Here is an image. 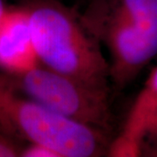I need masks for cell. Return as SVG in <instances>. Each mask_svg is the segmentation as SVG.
Here are the masks:
<instances>
[{
	"label": "cell",
	"mask_w": 157,
	"mask_h": 157,
	"mask_svg": "<svg viewBox=\"0 0 157 157\" xmlns=\"http://www.w3.org/2000/svg\"><path fill=\"white\" fill-rule=\"evenodd\" d=\"M25 6L40 64L83 84L109 91V63L79 14L58 0H31Z\"/></svg>",
	"instance_id": "cell-1"
},
{
	"label": "cell",
	"mask_w": 157,
	"mask_h": 157,
	"mask_svg": "<svg viewBox=\"0 0 157 157\" xmlns=\"http://www.w3.org/2000/svg\"><path fill=\"white\" fill-rule=\"evenodd\" d=\"M79 16L107 49L110 80L118 89L157 57V0H88Z\"/></svg>",
	"instance_id": "cell-2"
},
{
	"label": "cell",
	"mask_w": 157,
	"mask_h": 157,
	"mask_svg": "<svg viewBox=\"0 0 157 157\" xmlns=\"http://www.w3.org/2000/svg\"><path fill=\"white\" fill-rule=\"evenodd\" d=\"M0 128L30 143L56 150L61 157L106 155L107 135L53 112L11 86L0 73Z\"/></svg>",
	"instance_id": "cell-3"
},
{
	"label": "cell",
	"mask_w": 157,
	"mask_h": 157,
	"mask_svg": "<svg viewBox=\"0 0 157 157\" xmlns=\"http://www.w3.org/2000/svg\"><path fill=\"white\" fill-rule=\"evenodd\" d=\"M24 95L64 117L107 135L113 128L109 91L83 84L40 65L27 73H4Z\"/></svg>",
	"instance_id": "cell-4"
},
{
	"label": "cell",
	"mask_w": 157,
	"mask_h": 157,
	"mask_svg": "<svg viewBox=\"0 0 157 157\" xmlns=\"http://www.w3.org/2000/svg\"><path fill=\"white\" fill-rule=\"evenodd\" d=\"M25 6L7 8L0 25V69L17 75L40 66Z\"/></svg>",
	"instance_id": "cell-5"
},
{
	"label": "cell",
	"mask_w": 157,
	"mask_h": 157,
	"mask_svg": "<svg viewBox=\"0 0 157 157\" xmlns=\"http://www.w3.org/2000/svg\"><path fill=\"white\" fill-rule=\"evenodd\" d=\"M157 110V66L153 69L137 95L121 133L143 141L147 128Z\"/></svg>",
	"instance_id": "cell-6"
},
{
	"label": "cell",
	"mask_w": 157,
	"mask_h": 157,
	"mask_svg": "<svg viewBox=\"0 0 157 157\" xmlns=\"http://www.w3.org/2000/svg\"><path fill=\"white\" fill-rule=\"evenodd\" d=\"M106 155L111 157H136L142 155V144L123 133L107 145Z\"/></svg>",
	"instance_id": "cell-7"
},
{
	"label": "cell",
	"mask_w": 157,
	"mask_h": 157,
	"mask_svg": "<svg viewBox=\"0 0 157 157\" xmlns=\"http://www.w3.org/2000/svg\"><path fill=\"white\" fill-rule=\"evenodd\" d=\"M142 155L157 157V110L152 118L143 138Z\"/></svg>",
	"instance_id": "cell-8"
},
{
	"label": "cell",
	"mask_w": 157,
	"mask_h": 157,
	"mask_svg": "<svg viewBox=\"0 0 157 157\" xmlns=\"http://www.w3.org/2000/svg\"><path fill=\"white\" fill-rule=\"evenodd\" d=\"M20 156L22 157H61L60 155L50 147L39 143H30L23 147Z\"/></svg>",
	"instance_id": "cell-9"
},
{
	"label": "cell",
	"mask_w": 157,
	"mask_h": 157,
	"mask_svg": "<svg viewBox=\"0 0 157 157\" xmlns=\"http://www.w3.org/2000/svg\"><path fill=\"white\" fill-rule=\"evenodd\" d=\"M22 148L14 142L11 135L0 129V157L20 156Z\"/></svg>",
	"instance_id": "cell-10"
},
{
	"label": "cell",
	"mask_w": 157,
	"mask_h": 157,
	"mask_svg": "<svg viewBox=\"0 0 157 157\" xmlns=\"http://www.w3.org/2000/svg\"><path fill=\"white\" fill-rule=\"evenodd\" d=\"M7 11V7L5 5L4 0H0V25L2 23V20L6 15V12Z\"/></svg>",
	"instance_id": "cell-11"
}]
</instances>
